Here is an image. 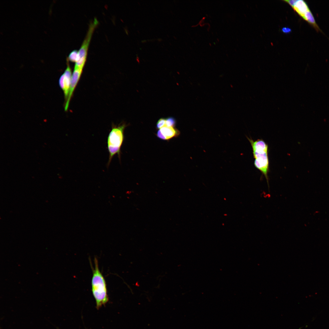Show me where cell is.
Segmentation results:
<instances>
[{"label": "cell", "mask_w": 329, "mask_h": 329, "mask_svg": "<svg viewBox=\"0 0 329 329\" xmlns=\"http://www.w3.org/2000/svg\"><path fill=\"white\" fill-rule=\"evenodd\" d=\"M94 268L92 266L93 275L91 279V290L95 300L96 307L99 308L108 301L107 285L105 279L99 270L97 259H94Z\"/></svg>", "instance_id": "6da1fadb"}, {"label": "cell", "mask_w": 329, "mask_h": 329, "mask_svg": "<svg viewBox=\"0 0 329 329\" xmlns=\"http://www.w3.org/2000/svg\"><path fill=\"white\" fill-rule=\"evenodd\" d=\"M252 147L255 167L265 176L269 188L268 174L269 169L268 146L262 139L255 141L247 137Z\"/></svg>", "instance_id": "7a4b0ae2"}, {"label": "cell", "mask_w": 329, "mask_h": 329, "mask_svg": "<svg viewBox=\"0 0 329 329\" xmlns=\"http://www.w3.org/2000/svg\"><path fill=\"white\" fill-rule=\"evenodd\" d=\"M125 124L118 126L113 125L108 137V148L109 153L108 166L109 165L113 157L116 154L120 156V148L123 141Z\"/></svg>", "instance_id": "3957f363"}, {"label": "cell", "mask_w": 329, "mask_h": 329, "mask_svg": "<svg viewBox=\"0 0 329 329\" xmlns=\"http://www.w3.org/2000/svg\"><path fill=\"white\" fill-rule=\"evenodd\" d=\"M99 22L96 18L90 23L85 39L79 51L78 58L75 66L83 68L87 58L88 49L94 31Z\"/></svg>", "instance_id": "277c9868"}, {"label": "cell", "mask_w": 329, "mask_h": 329, "mask_svg": "<svg viewBox=\"0 0 329 329\" xmlns=\"http://www.w3.org/2000/svg\"><path fill=\"white\" fill-rule=\"evenodd\" d=\"M66 61V68L59 80V85L63 91L65 103L69 97L72 76L71 69L69 63V61L67 58Z\"/></svg>", "instance_id": "5b68a950"}, {"label": "cell", "mask_w": 329, "mask_h": 329, "mask_svg": "<svg viewBox=\"0 0 329 329\" xmlns=\"http://www.w3.org/2000/svg\"><path fill=\"white\" fill-rule=\"evenodd\" d=\"M83 68L74 67L72 74L69 94L68 100L65 103V110L67 111L68 108L69 103L73 95L75 88L80 79Z\"/></svg>", "instance_id": "8992f818"}, {"label": "cell", "mask_w": 329, "mask_h": 329, "mask_svg": "<svg viewBox=\"0 0 329 329\" xmlns=\"http://www.w3.org/2000/svg\"><path fill=\"white\" fill-rule=\"evenodd\" d=\"M159 130L165 140H168L174 137L178 136L180 134L179 131L174 127L165 126Z\"/></svg>", "instance_id": "52a82bcc"}, {"label": "cell", "mask_w": 329, "mask_h": 329, "mask_svg": "<svg viewBox=\"0 0 329 329\" xmlns=\"http://www.w3.org/2000/svg\"><path fill=\"white\" fill-rule=\"evenodd\" d=\"M292 8L302 18L310 10L306 3L302 0H296Z\"/></svg>", "instance_id": "ba28073f"}, {"label": "cell", "mask_w": 329, "mask_h": 329, "mask_svg": "<svg viewBox=\"0 0 329 329\" xmlns=\"http://www.w3.org/2000/svg\"><path fill=\"white\" fill-rule=\"evenodd\" d=\"M78 55V51L75 50L72 51L69 55L67 59L69 61L75 63L76 62Z\"/></svg>", "instance_id": "9c48e42d"}, {"label": "cell", "mask_w": 329, "mask_h": 329, "mask_svg": "<svg viewBox=\"0 0 329 329\" xmlns=\"http://www.w3.org/2000/svg\"><path fill=\"white\" fill-rule=\"evenodd\" d=\"M166 126L168 127H174L176 123L175 119L173 117H169L166 119Z\"/></svg>", "instance_id": "30bf717a"}, {"label": "cell", "mask_w": 329, "mask_h": 329, "mask_svg": "<svg viewBox=\"0 0 329 329\" xmlns=\"http://www.w3.org/2000/svg\"><path fill=\"white\" fill-rule=\"evenodd\" d=\"M166 119L161 118L159 119L157 123L156 127L157 129H161L166 126Z\"/></svg>", "instance_id": "8fae6325"}, {"label": "cell", "mask_w": 329, "mask_h": 329, "mask_svg": "<svg viewBox=\"0 0 329 329\" xmlns=\"http://www.w3.org/2000/svg\"><path fill=\"white\" fill-rule=\"evenodd\" d=\"M281 30L283 33L286 34L289 33L291 31V29L288 27H284Z\"/></svg>", "instance_id": "7c38bea8"}, {"label": "cell", "mask_w": 329, "mask_h": 329, "mask_svg": "<svg viewBox=\"0 0 329 329\" xmlns=\"http://www.w3.org/2000/svg\"><path fill=\"white\" fill-rule=\"evenodd\" d=\"M157 136L158 138L163 140H165L164 136L161 133L160 130L157 131Z\"/></svg>", "instance_id": "4fadbf2b"}, {"label": "cell", "mask_w": 329, "mask_h": 329, "mask_svg": "<svg viewBox=\"0 0 329 329\" xmlns=\"http://www.w3.org/2000/svg\"><path fill=\"white\" fill-rule=\"evenodd\" d=\"M296 0H284V1L287 2L292 7L294 5L295 3L296 2Z\"/></svg>", "instance_id": "5bb4252c"}]
</instances>
